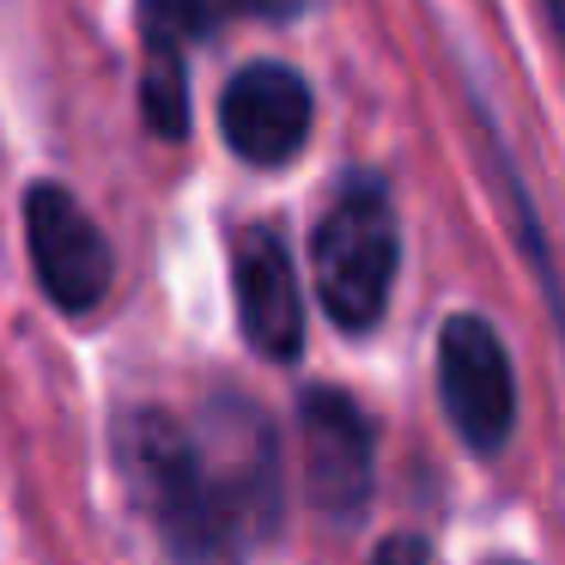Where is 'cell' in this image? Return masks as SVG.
I'll return each instance as SVG.
<instances>
[{
    "label": "cell",
    "instance_id": "obj_4",
    "mask_svg": "<svg viewBox=\"0 0 565 565\" xmlns=\"http://www.w3.org/2000/svg\"><path fill=\"white\" fill-rule=\"evenodd\" d=\"M298 438H305V492L329 523H359L377 487V431L365 407L334 383L298 395Z\"/></svg>",
    "mask_w": 565,
    "mask_h": 565
},
{
    "label": "cell",
    "instance_id": "obj_10",
    "mask_svg": "<svg viewBox=\"0 0 565 565\" xmlns=\"http://www.w3.org/2000/svg\"><path fill=\"white\" fill-rule=\"evenodd\" d=\"M541 19H547L553 43H559V55H565V0H541Z\"/></svg>",
    "mask_w": 565,
    "mask_h": 565
},
{
    "label": "cell",
    "instance_id": "obj_5",
    "mask_svg": "<svg viewBox=\"0 0 565 565\" xmlns=\"http://www.w3.org/2000/svg\"><path fill=\"white\" fill-rule=\"evenodd\" d=\"M25 244L43 292L67 317H92L116 286V249L98 232L86 207L62 183H31L25 189Z\"/></svg>",
    "mask_w": 565,
    "mask_h": 565
},
{
    "label": "cell",
    "instance_id": "obj_8",
    "mask_svg": "<svg viewBox=\"0 0 565 565\" xmlns=\"http://www.w3.org/2000/svg\"><path fill=\"white\" fill-rule=\"evenodd\" d=\"M310 0H220L225 19H268V25H280V19H298Z\"/></svg>",
    "mask_w": 565,
    "mask_h": 565
},
{
    "label": "cell",
    "instance_id": "obj_6",
    "mask_svg": "<svg viewBox=\"0 0 565 565\" xmlns=\"http://www.w3.org/2000/svg\"><path fill=\"white\" fill-rule=\"evenodd\" d=\"M310 128H317V98L310 79L286 62H249L225 79L220 92V135L256 171H280L305 152Z\"/></svg>",
    "mask_w": 565,
    "mask_h": 565
},
{
    "label": "cell",
    "instance_id": "obj_1",
    "mask_svg": "<svg viewBox=\"0 0 565 565\" xmlns=\"http://www.w3.org/2000/svg\"><path fill=\"white\" fill-rule=\"evenodd\" d=\"M116 444L135 499L183 565L237 559L280 529V444L249 395L220 390L195 419L140 407Z\"/></svg>",
    "mask_w": 565,
    "mask_h": 565
},
{
    "label": "cell",
    "instance_id": "obj_3",
    "mask_svg": "<svg viewBox=\"0 0 565 565\" xmlns=\"http://www.w3.org/2000/svg\"><path fill=\"white\" fill-rule=\"evenodd\" d=\"M438 402L475 456H499L516 431V365L504 334L480 310H456L438 329Z\"/></svg>",
    "mask_w": 565,
    "mask_h": 565
},
{
    "label": "cell",
    "instance_id": "obj_2",
    "mask_svg": "<svg viewBox=\"0 0 565 565\" xmlns=\"http://www.w3.org/2000/svg\"><path fill=\"white\" fill-rule=\"evenodd\" d=\"M395 274H402V220L390 183L377 171L341 177L329 213L310 232V280L322 317L341 334H371L390 310Z\"/></svg>",
    "mask_w": 565,
    "mask_h": 565
},
{
    "label": "cell",
    "instance_id": "obj_9",
    "mask_svg": "<svg viewBox=\"0 0 565 565\" xmlns=\"http://www.w3.org/2000/svg\"><path fill=\"white\" fill-rule=\"evenodd\" d=\"M371 565H431V547H426V535H390L377 553H371Z\"/></svg>",
    "mask_w": 565,
    "mask_h": 565
},
{
    "label": "cell",
    "instance_id": "obj_7",
    "mask_svg": "<svg viewBox=\"0 0 565 565\" xmlns=\"http://www.w3.org/2000/svg\"><path fill=\"white\" fill-rule=\"evenodd\" d=\"M232 292H237V329L274 365H292L305 353V286L298 262L274 225L237 232L232 249Z\"/></svg>",
    "mask_w": 565,
    "mask_h": 565
}]
</instances>
